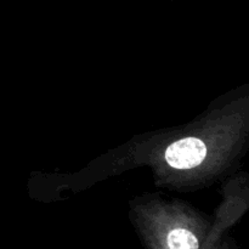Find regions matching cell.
Returning a JSON list of instances; mask_svg holds the SVG:
<instances>
[{
  "label": "cell",
  "mask_w": 249,
  "mask_h": 249,
  "mask_svg": "<svg viewBox=\"0 0 249 249\" xmlns=\"http://www.w3.org/2000/svg\"><path fill=\"white\" fill-rule=\"evenodd\" d=\"M207 147L197 138H185L172 143L165 151V160L177 169H191L204 160Z\"/></svg>",
  "instance_id": "1"
},
{
  "label": "cell",
  "mask_w": 249,
  "mask_h": 249,
  "mask_svg": "<svg viewBox=\"0 0 249 249\" xmlns=\"http://www.w3.org/2000/svg\"><path fill=\"white\" fill-rule=\"evenodd\" d=\"M169 249H198L199 243L196 236L185 229L170 231L167 238Z\"/></svg>",
  "instance_id": "2"
}]
</instances>
